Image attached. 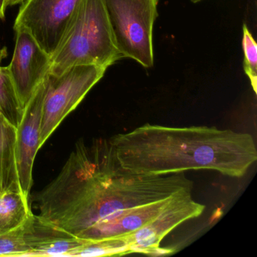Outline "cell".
Wrapping results in <instances>:
<instances>
[{
	"label": "cell",
	"mask_w": 257,
	"mask_h": 257,
	"mask_svg": "<svg viewBox=\"0 0 257 257\" xmlns=\"http://www.w3.org/2000/svg\"><path fill=\"white\" fill-rule=\"evenodd\" d=\"M184 173L144 175L120 165L109 139L79 141L58 175L34 195L46 222L86 241L121 210L192 192Z\"/></svg>",
	"instance_id": "6da1fadb"
},
{
	"label": "cell",
	"mask_w": 257,
	"mask_h": 257,
	"mask_svg": "<svg viewBox=\"0 0 257 257\" xmlns=\"http://www.w3.org/2000/svg\"><path fill=\"white\" fill-rule=\"evenodd\" d=\"M109 141L122 168L144 175L211 170L240 178L257 160L252 135L207 126L146 124Z\"/></svg>",
	"instance_id": "7a4b0ae2"
},
{
	"label": "cell",
	"mask_w": 257,
	"mask_h": 257,
	"mask_svg": "<svg viewBox=\"0 0 257 257\" xmlns=\"http://www.w3.org/2000/svg\"><path fill=\"white\" fill-rule=\"evenodd\" d=\"M102 0H83L61 45L51 58V74L75 66L107 69L121 59Z\"/></svg>",
	"instance_id": "3957f363"
},
{
	"label": "cell",
	"mask_w": 257,
	"mask_h": 257,
	"mask_svg": "<svg viewBox=\"0 0 257 257\" xmlns=\"http://www.w3.org/2000/svg\"><path fill=\"white\" fill-rule=\"evenodd\" d=\"M115 46L122 58L145 68L154 64L153 33L159 0H102Z\"/></svg>",
	"instance_id": "277c9868"
},
{
	"label": "cell",
	"mask_w": 257,
	"mask_h": 257,
	"mask_svg": "<svg viewBox=\"0 0 257 257\" xmlns=\"http://www.w3.org/2000/svg\"><path fill=\"white\" fill-rule=\"evenodd\" d=\"M106 70L97 66L80 65L70 67L58 76L49 73L44 79L40 148L103 78Z\"/></svg>",
	"instance_id": "5b68a950"
},
{
	"label": "cell",
	"mask_w": 257,
	"mask_h": 257,
	"mask_svg": "<svg viewBox=\"0 0 257 257\" xmlns=\"http://www.w3.org/2000/svg\"><path fill=\"white\" fill-rule=\"evenodd\" d=\"M83 0H25L14 25L24 28L52 58L76 17Z\"/></svg>",
	"instance_id": "8992f818"
},
{
	"label": "cell",
	"mask_w": 257,
	"mask_h": 257,
	"mask_svg": "<svg viewBox=\"0 0 257 257\" xmlns=\"http://www.w3.org/2000/svg\"><path fill=\"white\" fill-rule=\"evenodd\" d=\"M204 209V204L193 199L192 192H179L154 219L134 232L120 237L125 240L132 252L166 253L168 249H160L159 246L164 237L180 224L201 216Z\"/></svg>",
	"instance_id": "52a82bcc"
},
{
	"label": "cell",
	"mask_w": 257,
	"mask_h": 257,
	"mask_svg": "<svg viewBox=\"0 0 257 257\" xmlns=\"http://www.w3.org/2000/svg\"><path fill=\"white\" fill-rule=\"evenodd\" d=\"M16 47L7 67L22 107L29 103L50 73L51 57L24 28L16 30Z\"/></svg>",
	"instance_id": "ba28073f"
},
{
	"label": "cell",
	"mask_w": 257,
	"mask_h": 257,
	"mask_svg": "<svg viewBox=\"0 0 257 257\" xmlns=\"http://www.w3.org/2000/svg\"><path fill=\"white\" fill-rule=\"evenodd\" d=\"M44 81L24 109L22 121L16 127V160L19 186L29 198L33 185V168L40 149L42 112L44 97Z\"/></svg>",
	"instance_id": "9c48e42d"
},
{
	"label": "cell",
	"mask_w": 257,
	"mask_h": 257,
	"mask_svg": "<svg viewBox=\"0 0 257 257\" xmlns=\"http://www.w3.org/2000/svg\"><path fill=\"white\" fill-rule=\"evenodd\" d=\"M25 238L30 249L29 256L70 257L87 242L34 213L25 223Z\"/></svg>",
	"instance_id": "30bf717a"
},
{
	"label": "cell",
	"mask_w": 257,
	"mask_h": 257,
	"mask_svg": "<svg viewBox=\"0 0 257 257\" xmlns=\"http://www.w3.org/2000/svg\"><path fill=\"white\" fill-rule=\"evenodd\" d=\"M16 127L0 115V192L21 190L16 168Z\"/></svg>",
	"instance_id": "8fae6325"
},
{
	"label": "cell",
	"mask_w": 257,
	"mask_h": 257,
	"mask_svg": "<svg viewBox=\"0 0 257 257\" xmlns=\"http://www.w3.org/2000/svg\"><path fill=\"white\" fill-rule=\"evenodd\" d=\"M28 199L20 189L0 192V234L16 229L28 220L33 213Z\"/></svg>",
	"instance_id": "7c38bea8"
},
{
	"label": "cell",
	"mask_w": 257,
	"mask_h": 257,
	"mask_svg": "<svg viewBox=\"0 0 257 257\" xmlns=\"http://www.w3.org/2000/svg\"><path fill=\"white\" fill-rule=\"evenodd\" d=\"M7 55L6 48L0 50V115L17 127L22 121L24 109L7 67L1 66Z\"/></svg>",
	"instance_id": "4fadbf2b"
},
{
	"label": "cell",
	"mask_w": 257,
	"mask_h": 257,
	"mask_svg": "<svg viewBox=\"0 0 257 257\" xmlns=\"http://www.w3.org/2000/svg\"><path fill=\"white\" fill-rule=\"evenodd\" d=\"M132 253L130 247L122 237L87 241L78 247L71 256H103V255H122Z\"/></svg>",
	"instance_id": "5bb4252c"
},
{
	"label": "cell",
	"mask_w": 257,
	"mask_h": 257,
	"mask_svg": "<svg viewBox=\"0 0 257 257\" xmlns=\"http://www.w3.org/2000/svg\"><path fill=\"white\" fill-rule=\"evenodd\" d=\"M29 253L30 249L25 238V224L0 234V256H29Z\"/></svg>",
	"instance_id": "9a60e30c"
},
{
	"label": "cell",
	"mask_w": 257,
	"mask_h": 257,
	"mask_svg": "<svg viewBox=\"0 0 257 257\" xmlns=\"http://www.w3.org/2000/svg\"><path fill=\"white\" fill-rule=\"evenodd\" d=\"M242 49H243V70L245 74L250 81L254 92L257 91V45L252 34L248 30L246 25L243 26V37H242Z\"/></svg>",
	"instance_id": "2e32d148"
},
{
	"label": "cell",
	"mask_w": 257,
	"mask_h": 257,
	"mask_svg": "<svg viewBox=\"0 0 257 257\" xmlns=\"http://www.w3.org/2000/svg\"><path fill=\"white\" fill-rule=\"evenodd\" d=\"M7 5V0H0V20H3L5 18V13Z\"/></svg>",
	"instance_id": "e0dca14e"
},
{
	"label": "cell",
	"mask_w": 257,
	"mask_h": 257,
	"mask_svg": "<svg viewBox=\"0 0 257 257\" xmlns=\"http://www.w3.org/2000/svg\"><path fill=\"white\" fill-rule=\"evenodd\" d=\"M25 0H7V5L9 7H13V6L19 5L22 4Z\"/></svg>",
	"instance_id": "ac0fdd59"
},
{
	"label": "cell",
	"mask_w": 257,
	"mask_h": 257,
	"mask_svg": "<svg viewBox=\"0 0 257 257\" xmlns=\"http://www.w3.org/2000/svg\"><path fill=\"white\" fill-rule=\"evenodd\" d=\"M191 2L193 3V4H198V3L201 2L202 0H189Z\"/></svg>",
	"instance_id": "d6986e66"
}]
</instances>
